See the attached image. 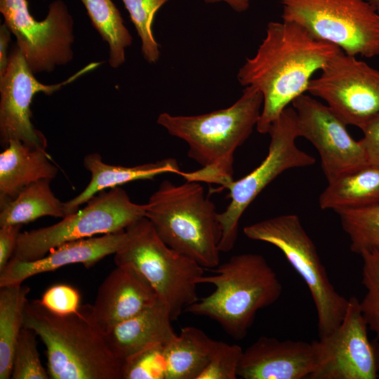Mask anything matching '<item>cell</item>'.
I'll use <instances>...</instances> for the list:
<instances>
[{
  "mask_svg": "<svg viewBox=\"0 0 379 379\" xmlns=\"http://www.w3.org/2000/svg\"><path fill=\"white\" fill-rule=\"evenodd\" d=\"M340 49L318 39L293 22H270L255 54L237 72L244 87L258 90L263 98L257 131L268 133L289 104L307 91L314 74Z\"/></svg>",
  "mask_w": 379,
  "mask_h": 379,
  "instance_id": "6da1fadb",
  "label": "cell"
},
{
  "mask_svg": "<svg viewBox=\"0 0 379 379\" xmlns=\"http://www.w3.org/2000/svg\"><path fill=\"white\" fill-rule=\"evenodd\" d=\"M262 102L261 93L247 86L235 102L224 109L192 116L160 114L157 124L184 140L188 157L201 166L180 175L187 181L216 184L225 189L234 180L235 151L256 127Z\"/></svg>",
  "mask_w": 379,
  "mask_h": 379,
  "instance_id": "7a4b0ae2",
  "label": "cell"
},
{
  "mask_svg": "<svg viewBox=\"0 0 379 379\" xmlns=\"http://www.w3.org/2000/svg\"><path fill=\"white\" fill-rule=\"evenodd\" d=\"M24 326L34 330L46 347L52 379H121L123 364L111 352L96 323L92 305L60 315L39 300H27Z\"/></svg>",
  "mask_w": 379,
  "mask_h": 379,
  "instance_id": "3957f363",
  "label": "cell"
},
{
  "mask_svg": "<svg viewBox=\"0 0 379 379\" xmlns=\"http://www.w3.org/2000/svg\"><path fill=\"white\" fill-rule=\"evenodd\" d=\"M213 275H202L198 284L215 287L210 295L187 306L185 311L217 321L235 340L244 338L257 312L274 303L281 284L265 258L256 253L232 256L217 266Z\"/></svg>",
  "mask_w": 379,
  "mask_h": 379,
  "instance_id": "277c9868",
  "label": "cell"
},
{
  "mask_svg": "<svg viewBox=\"0 0 379 379\" xmlns=\"http://www.w3.org/2000/svg\"><path fill=\"white\" fill-rule=\"evenodd\" d=\"M201 182L162 181L145 204L146 217L169 247L204 268L220 264L218 213Z\"/></svg>",
  "mask_w": 379,
  "mask_h": 379,
  "instance_id": "5b68a950",
  "label": "cell"
},
{
  "mask_svg": "<svg viewBox=\"0 0 379 379\" xmlns=\"http://www.w3.org/2000/svg\"><path fill=\"white\" fill-rule=\"evenodd\" d=\"M125 231L114 253L116 265H131L140 272L168 308L172 321L176 320L183 309L199 300L197 286L204 267L164 243L145 216Z\"/></svg>",
  "mask_w": 379,
  "mask_h": 379,
  "instance_id": "8992f818",
  "label": "cell"
},
{
  "mask_svg": "<svg viewBox=\"0 0 379 379\" xmlns=\"http://www.w3.org/2000/svg\"><path fill=\"white\" fill-rule=\"evenodd\" d=\"M249 239L278 248L306 283L317 314L319 338L332 333L345 316L348 299L331 284L317 248L295 214L270 218L244 227Z\"/></svg>",
  "mask_w": 379,
  "mask_h": 379,
  "instance_id": "52a82bcc",
  "label": "cell"
},
{
  "mask_svg": "<svg viewBox=\"0 0 379 379\" xmlns=\"http://www.w3.org/2000/svg\"><path fill=\"white\" fill-rule=\"evenodd\" d=\"M86 204L58 223L20 232L11 260H37L64 243L125 230L145 213V204L133 202L119 187L98 192Z\"/></svg>",
  "mask_w": 379,
  "mask_h": 379,
  "instance_id": "ba28073f",
  "label": "cell"
},
{
  "mask_svg": "<svg viewBox=\"0 0 379 379\" xmlns=\"http://www.w3.org/2000/svg\"><path fill=\"white\" fill-rule=\"evenodd\" d=\"M283 20L346 54L379 56V13L366 0H281Z\"/></svg>",
  "mask_w": 379,
  "mask_h": 379,
  "instance_id": "9c48e42d",
  "label": "cell"
},
{
  "mask_svg": "<svg viewBox=\"0 0 379 379\" xmlns=\"http://www.w3.org/2000/svg\"><path fill=\"white\" fill-rule=\"evenodd\" d=\"M270 143L265 159L242 178L233 180L225 189L229 190L230 203L218 213L221 237L220 252L227 253L234 246L239 220L256 197L284 171L313 165L315 159L295 145L299 137L296 114L293 107H286L271 125L268 133Z\"/></svg>",
  "mask_w": 379,
  "mask_h": 379,
  "instance_id": "30bf717a",
  "label": "cell"
},
{
  "mask_svg": "<svg viewBox=\"0 0 379 379\" xmlns=\"http://www.w3.org/2000/svg\"><path fill=\"white\" fill-rule=\"evenodd\" d=\"M0 11L34 74L51 72L72 60L74 20L63 1L51 2L40 21L29 11L27 0H0Z\"/></svg>",
  "mask_w": 379,
  "mask_h": 379,
  "instance_id": "8fae6325",
  "label": "cell"
},
{
  "mask_svg": "<svg viewBox=\"0 0 379 379\" xmlns=\"http://www.w3.org/2000/svg\"><path fill=\"white\" fill-rule=\"evenodd\" d=\"M360 129L379 116V70L341 50L312 79L307 91Z\"/></svg>",
  "mask_w": 379,
  "mask_h": 379,
  "instance_id": "7c38bea8",
  "label": "cell"
},
{
  "mask_svg": "<svg viewBox=\"0 0 379 379\" xmlns=\"http://www.w3.org/2000/svg\"><path fill=\"white\" fill-rule=\"evenodd\" d=\"M368 328L359 300L351 296L340 325L312 341L317 365L309 379L378 378L379 343L370 340Z\"/></svg>",
  "mask_w": 379,
  "mask_h": 379,
  "instance_id": "4fadbf2b",
  "label": "cell"
},
{
  "mask_svg": "<svg viewBox=\"0 0 379 379\" xmlns=\"http://www.w3.org/2000/svg\"><path fill=\"white\" fill-rule=\"evenodd\" d=\"M92 62L66 80L55 84L38 81L28 67L19 47L15 45L9 55L6 71L0 78V140L6 147L12 140H20L36 149H46L47 140L32 122L31 103L38 93L51 95L83 74L96 68Z\"/></svg>",
  "mask_w": 379,
  "mask_h": 379,
  "instance_id": "5bb4252c",
  "label": "cell"
},
{
  "mask_svg": "<svg viewBox=\"0 0 379 379\" xmlns=\"http://www.w3.org/2000/svg\"><path fill=\"white\" fill-rule=\"evenodd\" d=\"M292 107L299 137L317 149L328 182L368 164L360 140L351 137L347 124L327 105L304 93L293 101Z\"/></svg>",
  "mask_w": 379,
  "mask_h": 379,
  "instance_id": "9a60e30c",
  "label": "cell"
},
{
  "mask_svg": "<svg viewBox=\"0 0 379 379\" xmlns=\"http://www.w3.org/2000/svg\"><path fill=\"white\" fill-rule=\"evenodd\" d=\"M316 365L312 342L260 336L243 350L237 375L243 379H305Z\"/></svg>",
  "mask_w": 379,
  "mask_h": 379,
  "instance_id": "2e32d148",
  "label": "cell"
},
{
  "mask_svg": "<svg viewBox=\"0 0 379 379\" xmlns=\"http://www.w3.org/2000/svg\"><path fill=\"white\" fill-rule=\"evenodd\" d=\"M159 300L152 285L134 267L116 265L98 289L93 314L105 333Z\"/></svg>",
  "mask_w": 379,
  "mask_h": 379,
  "instance_id": "e0dca14e",
  "label": "cell"
},
{
  "mask_svg": "<svg viewBox=\"0 0 379 379\" xmlns=\"http://www.w3.org/2000/svg\"><path fill=\"white\" fill-rule=\"evenodd\" d=\"M125 230L64 243L37 260H10L0 272V287L21 284L31 277L68 265L81 263L87 268L92 267L117 252L125 238Z\"/></svg>",
  "mask_w": 379,
  "mask_h": 379,
  "instance_id": "ac0fdd59",
  "label": "cell"
},
{
  "mask_svg": "<svg viewBox=\"0 0 379 379\" xmlns=\"http://www.w3.org/2000/svg\"><path fill=\"white\" fill-rule=\"evenodd\" d=\"M168 308L159 300L104 333L109 349L122 364L152 347L166 346L175 335Z\"/></svg>",
  "mask_w": 379,
  "mask_h": 379,
  "instance_id": "d6986e66",
  "label": "cell"
},
{
  "mask_svg": "<svg viewBox=\"0 0 379 379\" xmlns=\"http://www.w3.org/2000/svg\"><path fill=\"white\" fill-rule=\"evenodd\" d=\"M84 166L91 173L88 185L78 195L64 203L65 216L74 213L98 192L139 180H153L164 173L180 175L178 161L167 158L135 166H122L105 163L98 153L86 155Z\"/></svg>",
  "mask_w": 379,
  "mask_h": 379,
  "instance_id": "ffe728a7",
  "label": "cell"
},
{
  "mask_svg": "<svg viewBox=\"0 0 379 379\" xmlns=\"http://www.w3.org/2000/svg\"><path fill=\"white\" fill-rule=\"evenodd\" d=\"M57 173L46 149L11 140L0 154V205L34 182L55 178Z\"/></svg>",
  "mask_w": 379,
  "mask_h": 379,
  "instance_id": "44dd1931",
  "label": "cell"
},
{
  "mask_svg": "<svg viewBox=\"0 0 379 379\" xmlns=\"http://www.w3.org/2000/svg\"><path fill=\"white\" fill-rule=\"evenodd\" d=\"M319 204L335 212L379 204V166L368 164L329 181Z\"/></svg>",
  "mask_w": 379,
  "mask_h": 379,
  "instance_id": "7402d4cb",
  "label": "cell"
},
{
  "mask_svg": "<svg viewBox=\"0 0 379 379\" xmlns=\"http://www.w3.org/2000/svg\"><path fill=\"white\" fill-rule=\"evenodd\" d=\"M216 341L198 328H182L164 347L166 379H198L211 359Z\"/></svg>",
  "mask_w": 379,
  "mask_h": 379,
  "instance_id": "603a6c76",
  "label": "cell"
},
{
  "mask_svg": "<svg viewBox=\"0 0 379 379\" xmlns=\"http://www.w3.org/2000/svg\"><path fill=\"white\" fill-rule=\"evenodd\" d=\"M51 180L42 179L24 187L13 199L1 204L0 227L23 225L43 216L65 217L64 203L51 189Z\"/></svg>",
  "mask_w": 379,
  "mask_h": 379,
  "instance_id": "cb8c5ba5",
  "label": "cell"
},
{
  "mask_svg": "<svg viewBox=\"0 0 379 379\" xmlns=\"http://www.w3.org/2000/svg\"><path fill=\"white\" fill-rule=\"evenodd\" d=\"M0 288V379H8L11 378L15 345L24 326L29 288L22 284Z\"/></svg>",
  "mask_w": 379,
  "mask_h": 379,
  "instance_id": "d4e9b609",
  "label": "cell"
},
{
  "mask_svg": "<svg viewBox=\"0 0 379 379\" xmlns=\"http://www.w3.org/2000/svg\"><path fill=\"white\" fill-rule=\"evenodd\" d=\"M91 23L109 47V65L117 68L125 62L126 49L133 37L124 25L121 15L112 0H80Z\"/></svg>",
  "mask_w": 379,
  "mask_h": 379,
  "instance_id": "484cf974",
  "label": "cell"
},
{
  "mask_svg": "<svg viewBox=\"0 0 379 379\" xmlns=\"http://www.w3.org/2000/svg\"><path fill=\"white\" fill-rule=\"evenodd\" d=\"M336 213L353 253L359 255L364 250H379V204Z\"/></svg>",
  "mask_w": 379,
  "mask_h": 379,
  "instance_id": "4316f807",
  "label": "cell"
},
{
  "mask_svg": "<svg viewBox=\"0 0 379 379\" xmlns=\"http://www.w3.org/2000/svg\"><path fill=\"white\" fill-rule=\"evenodd\" d=\"M121 1L140 39L144 59L149 64H155L159 59L160 51L152 33V22L158 10L170 0Z\"/></svg>",
  "mask_w": 379,
  "mask_h": 379,
  "instance_id": "83f0119b",
  "label": "cell"
},
{
  "mask_svg": "<svg viewBox=\"0 0 379 379\" xmlns=\"http://www.w3.org/2000/svg\"><path fill=\"white\" fill-rule=\"evenodd\" d=\"M359 255L363 260L362 284L366 290L359 302L360 309L368 328L379 340V250H364Z\"/></svg>",
  "mask_w": 379,
  "mask_h": 379,
  "instance_id": "f1b7e54d",
  "label": "cell"
},
{
  "mask_svg": "<svg viewBox=\"0 0 379 379\" xmlns=\"http://www.w3.org/2000/svg\"><path fill=\"white\" fill-rule=\"evenodd\" d=\"M36 332L23 326L18 336L13 355L11 378L49 379L48 372L39 359Z\"/></svg>",
  "mask_w": 379,
  "mask_h": 379,
  "instance_id": "f546056e",
  "label": "cell"
},
{
  "mask_svg": "<svg viewBox=\"0 0 379 379\" xmlns=\"http://www.w3.org/2000/svg\"><path fill=\"white\" fill-rule=\"evenodd\" d=\"M164 347L156 346L127 359L122 365L121 379H166Z\"/></svg>",
  "mask_w": 379,
  "mask_h": 379,
  "instance_id": "4dcf8cb0",
  "label": "cell"
},
{
  "mask_svg": "<svg viewBox=\"0 0 379 379\" xmlns=\"http://www.w3.org/2000/svg\"><path fill=\"white\" fill-rule=\"evenodd\" d=\"M242 353L239 345L217 340L211 359L198 379H236Z\"/></svg>",
  "mask_w": 379,
  "mask_h": 379,
  "instance_id": "1f68e13d",
  "label": "cell"
},
{
  "mask_svg": "<svg viewBox=\"0 0 379 379\" xmlns=\"http://www.w3.org/2000/svg\"><path fill=\"white\" fill-rule=\"evenodd\" d=\"M80 294L71 286L54 285L43 294L40 302L51 312L65 315L77 312L80 307Z\"/></svg>",
  "mask_w": 379,
  "mask_h": 379,
  "instance_id": "d6a6232c",
  "label": "cell"
},
{
  "mask_svg": "<svg viewBox=\"0 0 379 379\" xmlns=\"http://www.w3.org/2000/svg\"><path fill=\"white\" fill-rule=\"evenodd\" d=\"M364 133L360 140L368 164L379 166V116L361 129Z\"/></svg>",
  "mask_w": 379,
  "mask_h": 379,
  "instance_id": "836d02e7",
  "label": "cell"
},
{
  "mask_svg": "<svg viewBox=\"0 0 379 379\" xmlns=\"http://www.w3.org/2000/svg\"><path fill=\"white\" fill-rule=\"evenodd\" d=\"M22 225H10L0 228V272L11 260Z\"/></svg>",
  "mask_w": 379,
  "mask_h": 379,
  "instance_id": "e575fe53",
  "label": "cell"
},
{
  "mask_svg": "<svg viewBox=\"0 0 379 379\" xmlns=\"http://www.w3.org/2000/svg\"><path fill=\"white\" fill-rule=\"evenodd\" d=\"M11 33V31L4 23L0 26V78L3 77L8 67Z\"/></svg>",
  "mask_w": 379,
  "mask_h": 379,
  "instance_id": "d590c367",
  "label": "cell"
},
{
  "mask_svg": "<svg viewBox=\"0 0 379 379\" xmlns=\"http://www.w3.org/2000/svg\"><path fill=\"white\" fill-rule=\"evenodd\" d=\"M207 4H215L225 2L230 6L232 9L238 13L246 11L251 4V0H204Z\"/></svg>",
  "mask_w": 379,
  "mask_h": 379,
  "instance_id": "8d00e7d4",
  "label": "cell"
},
{
  "mask_svg": "<svg viewBox=\"0 0 379 379\" xmlns=\"http://www.w3.org/2000/svg\"><path fill=\"white\" fill-rule=\"evenodd\" d=\"M379 13V0H366Z\"/></svg>",
  "mask_w": 379,
  "mask_h": 379,
  "instance_id": "74e56055",
  "label": "cell"
}]
</instances>
